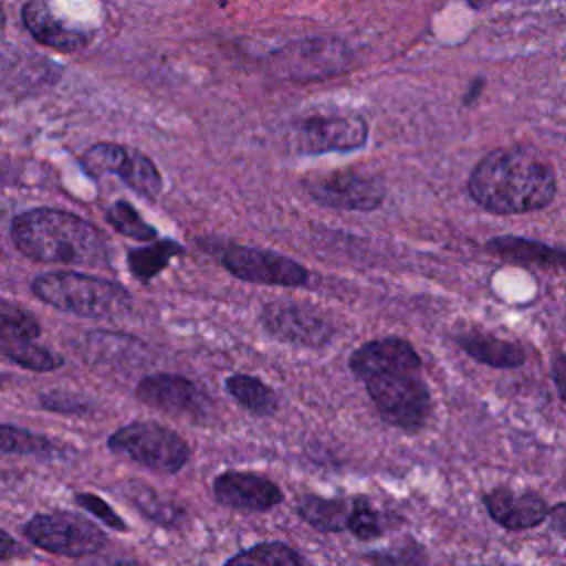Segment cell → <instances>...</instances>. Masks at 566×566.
Instances as JSON below:
<instances>
[{"mask_svg":"<svg viewBox=\"0 0 566 566\" xmlns=\"http://www.w3.org/2000/svg\"><path fill=\"white\" fill-rule=\"evenodd\" d=\"M261 323L270 336L296 347H323L334 336V325L323 312L294 301H274L265 305Z\"/></svg>","mask_w":566,"mask_h":566,"instance_id":"8fae6325","label":"cell"},{"mask_svg":"<svg viewBox=\"0 0 566 566\" xmlns=\"http://www.w3.org/2000/svg\"><path fill=\"white\" fill-rule=\"evenodd\" d=\"M458 345L478 363L500 367V369H513V367L524 365V360H526V352L520 343L497 338L482 329L460 332Z\"/></svg>","mask_w":566,"mask_h":566,"instance_id":"ac0fdd59","label":"cell"},{"mask_svg":"<svg viewBox=\"0 0 566 566\" xmlns=\"http://www.w3.org/2000/svg\"><path fill=\"white\" fill-rule=\"evenodd\" d=\"M106 221L124 237H130L137 241L157 239V230L150 223H146L128 201H115L113 206H108Z\"/></svg>","mask_w":566,"mask_h":566,"instance_id":"83f0119b","label":"cell"},{"mask_svg":"<svg viewBox=\"0 0 566 566\" xmlns=\"http://www.w3.org/2000/svg\"><path fill=\"white\" fill-rule=\"evenodd\" d=\"M2 380H4V378H2V374H0V385H2Z\"/></svg>","mask_w":566,"mask_h":566,"instance_id":"74e56055","label":"cell"},{"mask_svg":"<svg viewBox=\"0 0 566 566\" xmlns=\"http://www.w3.org/2000/svg\"><path fill=\"white\" fill-rule=\"evenodd\" d=\"M223 566H303V562L287 544L263 542L237 553Z\"/></svg>","mask_w":566,"mask_h":566,"instance_id":"cb8c5ba5","label":"cell"},{"mask_svg":"<svg viewBox=\"0 0 566 566\" xmlns=\"http://www.w3.org/2000/svg\"><path fill=\"white\" fill-rule=\"evenodd\" d=\"M296 511L310 526H314L323 533H338V531H347L352 500L303 495L298 500Z\"/></svg>","mask_w":566,"mask_h":566,"instance_id":"ffe728a7","label":"cell"},{"mask_svg":"<svg viewBox=\"0 0 566 566\" xmlns=\"http://www.w3.org/2000/svg\"><path fill=\"white\" fill-rule=\"evenodd\" d=\"M223 268L248 283L259 285H281V287H298L305 285L310 272L294 259L276 254L272 250H259L248 245L230 243L221 254Z\"/></svg>","mask_w":566,"mask_h":566,"instance_id":"ba28073f","label":"cell"},{"mask_svg":"<svg viewBox=\"0 0 566 566\" xmlns=\"http://www.w3.org/2000/svg\"><path fill=\"white\" fill-rule=\"evenodd\" d=\"M22 24L40 44L55 51L75 53L91 42V31L62 20L53 13L51 4L42 0H31L22 7Z\"/></svg>","mask_w":566,"mask_h":566,"instance_id":"2e32d148","label":"cell"},{"mask_svg":"<svg viewBox=\"0 0 566 566\" xmlns=\"http://www.w3.org/2000/svg\"><path fill=\"white\" fill-rule=\"evenodd\" d=\"M380 418L405 431H418L431 416V396L418 371L380 374L365 380Z\"/></svg>","mask_w":566,"mask_h":566,"instance_id":"277c9868","label":"cell"},{"mask_svg":"<svg viewBox=\"0 0 566 566\" xmlns=\"http://www.w3.org/2000/svg\"><path fill=\"white\" fill-rule=\"evenodd\" d=\"M24 537L55 555L86 557L104 548L106 535L86 517L69 511L38 513L24 524Z\"/></svg>","mask_w":566,"mask_h":566,"instance_id":"52a82bcc","label":"cell"},{"mask_svg":"<svg viewBox=\"0 0 566 566\" xmlns=\"http://www.w3.org/2000/svg\"><path fill=\"white\" fill-rule=\"evenodd\" d=\"M349 369L356 378L367 380L380 374L420 371L422 360L409 340L400 336H387L354 349L349 356Z\"/></svg>","mask_w":566,"mask_h":566,"instance_id":"5bb4252c","label":"cell"},{"mask_svg":"<svg viewBox=\"0 0 566 566\" xmlns=\"http://www.w3.org/2000/svg\"><path fill=\"white\" fill-rule=\"evenodd\" d=\"M312 199L336 210L371 212L385 201V184L376 175L358 170H336L305 181Z\"/></svg>","mask_w":566,"mask_h":566,"instance_id":"30bf717a","label":"cell"},{"mask_svg":"<svg viewBox=\"0 0 566 566\" xmlns=\"http://www.w3.org/2000/svg\"><path fill=\"white\" fill-rule=\"evenodd\" d=\"M471 199L495 214H522L548 206L557 190L555 170L526 148L489 153L469 177Z\"/></svg>","mask_w":566,"mask_h":566,"instance_id":"6da1fadb","label":"cell"},{"mask_svg":"<svg viewBox=\"0 0 566 566\" xmlns=\"http://www.w3.org/2000/svg\"><path fill=\"white\" fill-rule=\"evenodd\" d=\"M124 495H126L148 520H153V522H157V524H161V526H177V524L186 517L184 509H181L177 502L164 497L161 493H157L155 489H150V486L144 484V482H128V484H124Z\"/></svg>","mask_w":566,"mask_h":566,"instance_id":"44dd1931","label":"cell"},{"mask_svg":"<svg viewBox=\"0 0 566 566\" xmlns=\"http://www.w3.org/2000/svg\"><path fill=\"white\" fill-rule=\"evenodd\" d=\"M352 64V51L336 38H305L274 51L268 66L274 75L292 82L323 80L345 73Z\"/></svg>","mask_w":566,"mask_h":566,"instance_id":"8992f818","label":"cell"},{"mask_svg":"<svg viewBox=\"0 0 566 566\" xmlns=\"http://www.w3.org/2000/svg\"><path fill=\"white\" fill-rule=\"evenodd\" d=\"M480 86H482V80H475L473 86H471V93L464 97V104H471V99H473L475 95H480Z\"/></svg>","mask_w":566,"mask_h":566,"instance_id":"d590c367","label":"cell"},{"mask_svg":"<svg viewBox=\"0 0 566 566\" xmlns=\"http://www.w3.org/2000/svg\"><path fill=\"white\" fill-rule=\"evenodd\" d=\"M2 29H4V11L0 7V33H2Z\"/></svg>","mask_w":566,"mask_h":566,"instance_id":"8d00e7d4","label":"cell"},{"mask_svg":"<svg viewBox=\"0 0 566 566\" xmlns=\"http://www.w3.org/2000/svg\"><path fill=\"white\" fill-rule=\"evenodd\" d=\"M0 354L9 358L11 363L33 369V371H53L64 365V358L55 352L35 345L33 340H13V343H0Z\"/></svg>","mask_w":566,"mask_h":566,"instance_id":"d4e9b609","label":"cell"},{"mask_svg":"<svg viewBox=\"0 0 566 566\" xmlns=\"http://www.w3.org/2000/svg\"><path fill=\"white\" fill-rule=\"evenodd\" d=\"M137 400L175 418L203 420L210 413V398L188 378L177 374H148L137 382Z\"/></svg>","mask_w":566,"mask_h":566,"instance_id":"7c38bea8","label":"cell"},{"mask_svg":"<svg viewBox=\"0 0 566 566\" xmlns=\"http://www.w3.org/2000/svg\"><path fill=\"white\" fill-rule=\"evenodd\" d=\"M108 449L159 473H177L190 458L181 436L157 422H130L108 438Z\"/></svg>","mask_w":566,"mask_h":566,"instance_id":"5b68a950","label":"cell"},{"mask_svg":"<svg viewBox=\"0 0 566 566\" xmlns=\"http://www.w3.org/2000/svg\"><path fill=\"white\" fill-rule=\"evenodd\" d=\"M365 559L378 564V566H396L398 562H402V566H413V557L409 551H380V553H367Z\"/></svg>","mask_w":566,"mask_h":566,"instance_id":"4dcf8cb0","label":"cell"},{"mask_svg":"<svg viewBox=\"0 0 566 566\" xmlns=\"http://www.w3.org/2000/svg\"><path fill=\"white\" fill-rule=\"evenodd\" d=\"M184 248L175 241H157L148 248H137L128 252V268L139 281L155 279L172 256L181 254Z\"/></svg>","mask_w":566,"mask_h":566,"instance_id":"603a6c76","label":"cell"},{"mask_svg":"<svg viewBox=\"0 0 566 566\" xmlns=\"http://www.w3.org/2000/svg\"><path fill=\"white\" fill-rule=\"evenodd\" d=\"M31 290L46 305L86 318L117 316L130 307V294L122 285L82 272L40 274Z\"/></svg>","mask_w":566,"mask_h":566,"instance_id":"3957f363","label":"cell"},{"mask_svg":"<svg viewBox=\"0 0 566 566\" xmlns=\"http://www.w3.org/2000/svg\"><path fill=\"white\" fill-rule=\"evenodd\" d=\"M97 566H139V564L133 559H113V562H102Z\"/></svg>","mask_w":566,"mask_h":566,"instance_id":"e575fe53","label":"cell"},{"mask_svg":"<svg viewBox=\"0 0 566 566\" xmlns=\"http://www.w3.org/2000/svg\"><path fill=\"white\" fill-rule=\"evenodd\" d=\"M0 453H18V455H51L55 447L51 440L35 436L27 429L13 424H0Z\"/></svg>","mask_w":566,"mask_h":566,"instance_id":"4316f807","label":"cell"},{"mask_svg":"<svg viewBox=\"0 0 566 566\" xmlns=\"http://www.w3.org/2000/svg\"><path fill=\"white\" fill-rule=\"evenodd\" d=\"M40 334V323L33 314L22 310L20 305L0 298V340H33Z\"/></svg>","mask_w":566,"mask_h":566,"instance_id":"484cf974","label":"cell"},{"mask_svg":"<svg viewBox=\"0 0 566 566\" xmlns=\"http://www.w3.org/2000/svg\"><path fill=\"white\" fill-rule=\"evenodd\" d=\"M75 502H77L84 511H88L91 515H95L99 522H104L106 526H111V528H115V531H128L126 522H124L102 497H97V495H93V493H77V495H75Z\"/></svg>","mask_w":566,"mask_h":566,"instance_id":"f546056e","label":"cell"},{"mask_svg":"<svg viewBox=\"0 0 566 566\" xmlns=\"http://www.w3.org/2000/svg\"><path fill=\"white\" fill-rule=\"evenodd\" d=\"M82 168L91 175V177H102L108 172L119 175L133 190H137L139 195L155 199L161 192V175L155 168V164L137 150L117 146V144H108V142H99L95 146H91L84 155H82Z\"/></svg>","mask_w":566,"mask_h":566,"instance_id":"9c48e42d","label":"cell"},{"mask_svg":"<svg viewBox=\"0 0 566 566\" xmlns=\"http://www.w3.org/2000/svg\"><path fill=\"white\" fill-rule=\"evenodd\" d=\"M369 126L358 115H316L298 124V150L303 155L343 153L365 146Z\"/></svg>","mask_w":566,"mask_h":566,"instance_id":"4fadbf2b","label":"cell"},{"mask_svg":"<svg viewBox=\"0 0 566 566\" xmlns=\"http://www.w3.org/2000/svg\"><path fill=\"white\" fill-rule=\"evenodd\" d=\"M11 239L24 256L42 263L106 268L111 261L108 243L93 223L55 208L18 214L11 221Z\"/></svg>","mask_w":566,"mask_h":566,"instance_id":"7a4b0ae2","label":"cell"},{"mask_svg":"<svg viewBox=\"0 0 566 566\" xmlns=\"http://www.w3.org/2000/svg\"><path fill=\"white\" fill-rule=\"evenodd\" d=\"M546 517H553V524L557 528L559 535H564V504L559 502L555 509H548V515Z\"/></svg>","mask_w":566,"mask_h":566,"instance_id":"836d02e7","label":"cell"},{"mask_svg":"<svg viewBox=\"0 0 566 566\" xmlns=\"http://www.w3.org/2000/svg\"><path fill=\"white\" fill-rule=\"evenodd\" d=\"M226 389L241 407H245L256 416H270L279 407L276 394L254 376L232 374L226 378Z\"/></svg>","mask_w":566,"mask_h":566,"instance_id":"7402d4cb","label":"cell"},{"mask_svg":"<svg viewBox=\"0 0 566 566\" xmlns=\"http://www.w3.org/2000/svg\"><path fill=\"white\" fill-rule=\"evenodd\" d=\"M15 548H18V546H15L13 537L0 528V559L9 557V555H11Z\"/></svg>","mask_w":566,"mask_h":566,"instance_id":"d6a6232c","label":"cell"},{"mask_svg":"<svg viewBox=\"0 0 566 566\" xmlns=\"http://www.w3.org/2000/svg\"><path fill=\"white\" fill-rule=\"evenodd\" d=\"M486 250L504 261L520 265H539V268H562L566 254L559 248H551L539 241L522 237H495L486 243Z\"/></svg>","mask_w":566,"mask_h":566,"instance_id":"d6986e66","label":"cell"},{"mask_svg":"<svg viewBox=\"0 0 566 566\" xmlns=\"http://www.w3.org/2000/svg\"><path fill=\"white\" fill-rule=\"evenodd\" d=\"M212 495L219 504L241 511H270L281 504V489L259 473L226 471L214 478Z\"/></svg>","mask_w":566,"mask_h":566,"instance_id":"9a60e30c","label":"cell"},{"mask_svg":"<svg viewBox=\"0 0 566 566\" xmlns=\"http://www.w3.org/2000/svg\"><path fill=\"white\" fill-rule=\"evenodd\" d=\"M553 378H555V387H557V396L564 400V356L559 354L553 363Z\"/></svg>","mask_w":566,"mask_h":566,"instance_id":"1f68e13d","label":"cell"},{"mask_svg":"<svg viewBox=\"0 0 566 566\" xmlns=\"http://www.w3.org/2000/svg\"><path fill=\"white\" fill-rule=\"evenodd\" d=\"M489 515L509 531H524L537 526L548 515V504L535 491H513L497 486L484 495Z\"/></svg>","mask_w":566,"mask_h":566,"instance_id":"e0dca14e","label":"cell"},{"mask_svg":"<svg viewBox=\"0 0 566 566\" xmlns=\"http://www.w3.org/2000/svg\"><path fill=\"white\" fill-rule=\"evenodd\" d=\"M347 531L358 539H376L385 533V517L365 497H354L347 517Z\"/></svg>","mask_w":566,"mask_h":566,"instance_id":"f1b7e54d","label":"cell"}]
</instances>
